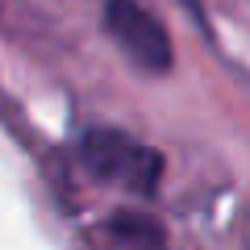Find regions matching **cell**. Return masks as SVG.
I'll return each instance as SVG.
<instances>
[{
  "label": "cell",
  "instance_id": "3",
  "mask_svg": "<svg viewBox=\"0 0 250 250\" xmlns=\"http://www.w3.org/2000/svg\"><path fill=\"white\" fill-rule=\"evenodd\" d=\"M104 250H163V233L142 213H117L104 225Z\"/></svg>",
  "mask_w": 250,
  "mask_h": 250
},
{
  "label": "cell",
  "instance_id": "1",
  "mask_svg": "<svg viewBox=\"0 0 250 250\" xmlns=\"http://www.w3.org/2000/svg\"><path fill=\"white\" fill-rule=\"evenodd\" d=\"M80 154H83V163L92 167L96 179L121 184V188H129V192H142V196H150L154 184H159V175H163L159 154L146 150V146H138V142H129V138L117 134V129H92V134H83Z\"/></svg>",
  "mask_w": 250,
  "mask_h": 250
},
{
  "label": "cell",
  "instance_id": "4",
  "mask_svg": "<svg viewBox=\"0 0 250 250\" xmlns=\"http://www.w3.org/2000/svg\"><path fill=\"white\" fill-rule=\"evenodd\" d=\"M184 4H188V9H196V0H184Z\"/></svg>",
  "mask_w": 250,
  "mask_h": 250
},
{
  "label": "cell",
  "instance_id": "2",
  "mask_svg": "<svg viewBox=\"0 0 250 250\" xmlns=\"http://www.w3.org/2000/svg\"><path fill=\"white\" fill-rule=\"evenodd\" d=\"M104 29L134 67L159 75L171 67V38L150 9L138 0H104Z\"/></svg>",
  "mask_w": 250,
  "mask_h": 250
}]
</instances>
